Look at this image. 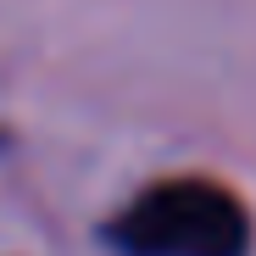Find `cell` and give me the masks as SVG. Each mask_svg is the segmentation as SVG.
Listing matches in <instances>:
<instances>
[{
	"mask_svg": "<svg viewBox=\"0 0 256 256\" xmlns=\"http://www.w3.org/2000/svg\"><path fill=\"white\" fill-rule=\"evenodd\" d=\"M122 256H245L250 212L212 178H167L106 223Z\"/></svg>",
	"mask_w": 256,
	"mask_h": 256,
	"instance_id": "1",
	"label": "cell"
}]
</instances>
